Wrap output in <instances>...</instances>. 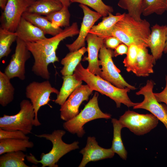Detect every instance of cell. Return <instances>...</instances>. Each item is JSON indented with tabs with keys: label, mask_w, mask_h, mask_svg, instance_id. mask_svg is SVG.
I'll return each instance as SVG.
<instances>
[{
	"label": "cell",
	"mask_w": 167,
	"mask_h": 167,
	"mask_svg": "<svg viewBox=\"0 0 167 167\" xmlns=\"http://www.w3.org/2000/svg\"><path fill=\"white\" fill-rule=\"evenodd\" d=\"M151 32L150 23L146 20L137 21L125 13L114 26L110 36L116 37L128 46L135 44L148 48Z\"/></svg>",
	"instance_id": "obj_1"
},
{
	"label": "cell",
	"mask_w": 167,
	"mask_h": 167,
	"mask_svg": "<svg viewBox=\"0 0 167 167\" xmlns=\"http://www.w3.org/2000/svg\"><path fill=\"white\" fill-rule=\"evenodd\" d=\"M74 74L77 78L85 82L93 91L98 92L113 100L117 108L120 107L122 104L130 107H133L138 103L133 102L129 98L127 93L131 90L130 88L121 89L116 87L99 76L90 72L80 62Z\"/></svg>",
	"instance_id": "obj_2"
},
{
	"label": "cell",
	"mask_w": 167,
	"mask_h": 167,
	"mask_svg": "<svg viewBox=\"0 0 167 167\" xmlns=\"http://www.w3.org/2000/svg\"><path fill=\"white\" fill-rule=\"evenodd\" d=\"M65 134V131L58 130L54 131L51 134L36 135V137L49 140L52 143V148L48 153L41 154V160H37L34 155L30 153L29 155H26L27 161L36 165L40 163L42 167H58L57 163L62 157L71 151L79 148V142L77 141L68 144L62 140V137Z\"/></svg>",
	"instance_id": "obj_3"
},
{
	"label": "cell",
	"mask_w": 167,
	"mask_h": 167,
	"mask_svg": "<svg viewBox=\"0 0 167 167\" xmlns=\"http://www.w3.org/2000/svg\"><path fill=\"white\" fill-rule=\"evenodd\" d=\"M98 94L95 92L84 109L76 116L63 123L64 129L70 133L82 137L85 133L84 125L92 120L100 118L109 119L111 115L103 113L98 105Z\"/></svg>",
	"instance_id": "obj_4"
},
{
	"label": "cell",
	"mask_w": 167,
	"mask_h": 167,
	"mask_svg": "<svg viewBox=\"0 0 167 167\" xmlns=\"http://www.w3.org/2000/svg\"><path fill=\"white\" fill-rule=\"evenodd\" d=\"M20 110L13 115L4 114L0 118V128L6 131L19 130L27 135L34 126L35 113L30 101L24 99L20 103Z\"/></svg>",
	"instance_id": "obj_5"
},
{
	"label": "cell",
	"mask_w": 167,
	"mask_h": 167,
	"mask_svg": "<svg viewBox=\"0 0 167 167\" xmlns=\"http://www.w3.org/2000/svg\"><path fill=\"white\" fill-rule=\"evenodd\" d=\"M79 30L77 23L74 22L71 25L65 28L61 32L52 37L25 43L34 61H36L44 58L56 51L62 41L66 38L78 34Z\"/></svg>",
	"instance_id": "obj_6"
},
{
	"label": "cell",
	"mask_w": 167,
	"mask_h": 167,
	"mask_svg": "<svg viewBox=\"0 0 167 167\" xmlns=\"http://www.w3.org/2000/svg\"><path fill=\"white\" fill-rule=\"evenodd\" d=\"M113 51L107 48L104 43L98 55L100 65L102 66L100 76L118 88L124 89L128 87L131 90L136 89L135 86L127 83L120 74L121 71L113 63Z\"/></svg>",
	"instance_id": "obj_7"
},
{
	"label": "cell",
	"mask_w": 167,
	"mask_h": 167,
	"mask_svg": "<svg viewBox=\"0 0 167 167\" xmlns=\"http://www.w3.org/2000/svg\"><path fill=\"white\" fill-rule=\"evenodd\" d=\"M59 92V91L52 86L48 80L41 82L34 81L26 86V96L30 100L35 113L34 126H37L41 125L38 118V113L40 108L48 104L51 101L50 96L51 93L57 95Z\"/></svg>",
	"instance_id": "obj_8"
},
{
	"label": "cell",
	"mask_w": 167,
	"mask_h": 167,
	"mask_svg": "<svg viewBox=\"0 0 167 167\" xmlns=\"http://www.w3.org/2000/svg\"><path fill=\"white\" fill-rule=\"evenodd\" d=\"M119 121L135 134L143 135L149 132L157 125L159 120L152 113L141 114L128 110L120 117Z\"/></svg>",
	"instance_id": "obj_9"
},
{
	"label": "cell",
	"mask_w": 167,
	"mask_h": 167,
	"mask_svg": "<svg viewBox=\"0 0 167 167\" xmlns=\"http://www.w3.org/2000/svg\"><path fill=\"white\" fill-rule=\"evenodd\" d=\"M155 83L152 80L147 81L145 85L136 92V95H143V100L133 107L134 109H143L149 111L165 125L167 130V107L160 103L156 99L153 88Z\"/></svg>",
	"instance_id": "obj_10"
},
{
	"label": "cell",
	"mask_w": 167,
	"mask_h": 167,
	"mask_svg": "<svg viewBox=\"0 0 167 167\" xmlns=\"http://www.w3.org/2000/svg\"><path fill=\"white\" fill-rule=\"evenodd\" d=\"M36 0H8L0 16V27L15 32L23 14Z\"/></svg>",
	"instance_id": "obj_11"
},
{
	"label": "cell",
	"mask_w": 167,
	"mask_h": 167,
	"mask_svg": "<svg viewBox=\"0 0 167 167\" xmlns=\"http://www.w3.org/2000/svg\"><path fill=\"white\" fill-rule=\"evenodd\" d=\"M16 41L15 53L4 72L10 79L17 77L23 80L25 78V63L30 58L31 54L25 42L18 38Z\"/></svg>",
	"instance_id": "obj_12"
},
{
	"label": "cell",
	"mask_w": 167,
	"mask_h": 167,
	"mask_svg": "<svg viewBox=\"0 0 167 167\" xmlns=\"http://www.w3.org/2000/svg\"><path fill=\"white\" fill-rule=\"evenodd\" d=\"M93 91L87 85H81L72 92L60 109L61 119L67 121L79 113V108L82 102L87 101Z\"/></svg>",
	"instance_id": "obj_13"
},
{
	"label": "cell",
	"mask_w": 167,
	"mask_h": 167,
	"mask_svg": "<svg viewBox=\"0 0 167 167\" xmlns=\"http://www.w3.org/2000/svg\"><path fill=\"white\" fill-rule=\"evenodd\" d=\"M79 6L83 10L84 16L77 38L71 44L66 45L70 52L85 46L86 38L89 31L95 23L102 17L98 13L92 11L86 5L80 4Z\"/></svg>",
	"instance_id": "obj_14"
},
{
	"label": "cell",
	"mask_w": 167,
	"mask_h": 167,
	"mask_svg": "<svg viewBox=\"0 0 167 167\" xmlns=\"http://www.w3.org/2000/svg\"><path fill=\"white\" fill-rule=\"evenodd\" d=\"M79 153L82 155L83 158L79 167H84L91 161L112 158L115 154L111 148H105L100 146L96 138L90 136L88 137L86 146Z\"/></svg>",
	"instance_id": "obj_15"
},
{
	"label": "cell",
	"mask_w": 167,
	"mask_h": 167,
	"mask_svg": "<svg viewBox=\"0 0 167 167\" xmlns=\"http://www.w3.org/2000/svg\"><path fill=\"white\" fill-rule=\"evenodd\" d=\"M87 43L88 56L84 57L83 60L88 63L87 69L91 73L100 76L101 71L100 67L98 53L104 43V39L96 35L88 33L86 38Z\"/></svg>",
	"instance_id": "obj_16"
},
{
	"label": "cell",
	"mask_w": 167,
	"mask_h": 167,
	"mask_svg": "<svg viewBox=\"0 0 167 167\" xmlns=\"http://www.w3.org/2000/svg\"><path fill=\"white\" fill-rule=\"evenodd\" d=\"M166 25L156 24L151 27L149 48L153 57L154 64L161 58L165 47L166 41Z\"/></svg>",
	"instance_id": "obj_17"
},
{
	"label": "cell",
	"mask_w": 167,
	"mask_h": 167,
	"mask_svg": "<svg viewBox=\"0 0 167 167\" xmlns=\"http://www.w3.org/2000/svg\"><path fill=\"white\" fill-rule=\"evenodd\" d=\"M15 32L17 38L25 43L34 42L46 38L42 30L23 17Z\"/></svg>",
	"instance_id": "obj_18"
},
{
	"label": "cell",
	"mask_w": 167,
	"mask_h": 167,
	"mask_svg": "<svg viewBox=\"0 0 167 167\" xmlns=\"http://www.w3.org/2000/svg\"><path fill=\"white\" fill-rule=\"evenodd\" d=\"M154 60L147 47L138 46L136 63L134 74L138 77H147L154 72Z\"/></svg>",
	"instance_id": "obj_19"
},
{
	"label": "cell",
	"mask_w": 167,
	"mask_h": 167,
	"mask_svg": "<svg viewBox=\"0 0 167 167\" xmlns=\"http://www.w3.org/2000/svg\"><path fill=\"white\" fill-rule=\"evenodd\" d=\"M124 14L118 13L114 15L111 13H109L107 16L103 17L102 21L98 24L94 25L89 33L104 39L110 36L111 32L114 26L123 17Z\"/></svg>",
	"instance_id": "obj_20"
},
{
	"label": "cell",
	"mask_w": 167,
	"mask_h": 167,
	"mask_svg": "<svg viewBox=\"0 0 167 167\" xmlns=\"http://www.w3.org/2000/svg\"><path fill=\"white\" fill-rule=\"evenodd\" d=\"M63 82L56 99L54 100L55 103L62 105L72 92L78 87L81 85L82 81L78 79L73 74L72 75L63 76Z\"/></svg>",
	"instance_id": "obj_21"
},
{
	"label": "cell",
	"mask_w": 167,
	"mask_h": 167,
	"mask_svg": "<svg viewBox=\"0 0 167 167\" xmlns=\"http://www.w3.org/2000/svg\"><path fill=\"white\" fill-rule=\"evenodd\" d=\"M63 6L60 0H36L26 12L46 15L61 10Z\"/></svg>",
	"instance_id": "obj_22"
},
{
	"label": "cell",
	"mask_w": 167,
	"mask_h": 167,
	"mask_svg": "<svg viewBox=\"0 0 167 167\" xmlns=\"http://www.w3.org/2000/svg\"><path fill=\"white\" fill-rule=\"evenodd\" d=\"M22 17L42 30L45 34L55 36L62 31L61 28H55L45 16L38 14L25 12Z\"/></svg>",
	"instance_id": "obj_23"
},
{
	"label": "cell",
	"mask_w": 167,
	"mask_h": 167,
	"mask_svg": "<svg viewBox=\"0 0 167 167\" xmlns=\"http://www.w3.org/2000/svg\"><path fill=\"white\" fill-rule=\"evenodd\" d=\"M87 51V48L84 46L67 54L61 62V64L63 66L60 71L62 75H73L76 67L80 62L83 55Z\"/></svg>",
	"instance_id": "obj_24"
},
{
	"label": "cell",
	"mask_w": 167,
	"mask_h": 167,
	"mask_svg": "<svg viewBox=\"0 0 167 167\" xmlns=\"http://www.w3.org/2000/svg\"><path fill=\"white\" fill-rule=\"evenodd\" d=\"M29 139H0V155L6 152L22 151L34 147L33 143Z\"/></svg>",
	"instance_id": "obj_25"
},
{
	"label": "cell",
	"mask_w": 167,
	"mask_h": 167,
	"mask_svg": "<svg viewBox=\"0 0 167 167\" xmlns=\"http://www.w3.org/2000/svg\"><path fill=\"white\" fill-rule=\"evenodd\" d=\"M111 122L113 127V137L111 148L115 153L126 160L127 158V153L122 142L121 135V130L123 127L119 120L116 118H112Z\"/></svg>",
	"instance_id": "obj_26"
},
{
	"label": "cell",
	"mask_w": 167,
	"mask_h": 167,
	"mask_svg": "<svg viewBox=\"0 0 167 167\" xmlns=\"http://www.w3.org/2000/svg\"><path fill=\"white\" fill-rule=\"evenodd\" d=\"M10 79L5 73L0 71V104L5 107L14 98L15 88Z\"/></svg>",
	"instance_id": "obj_27"
},
{
	"label": "cell",
	"mask_w": 167,
	"mask_h": 167,
	"mask_svg": "<svg viewBox=\"0 0 167 167\" xmlns=\"http://www.w3.org/2000/svg\"><path fill=\"white\" fill-rule=\"evenodd\" d=\"M59 61L57 56L56 51L47 57L39 60L35 61L32 67V71L38 76L43 79L49 80L50 78V73L48 69V65Z\"/></svg>",
	"instance_id": "obj_28"
},
{
	"label": "cell",
	"mask_w": 167,
	"mask_h": 167,
	"mask_svg": "<svg viewBox=\"0 0 167 167\" xmlns=\"http://www.w3.org/2000/svg\"><path fill=\"white\" fill-rule=\"evenodd\" d=\"M26 156L22 151L4 153L0 156V167H29L24 161Z\"/></svg>",
	"instance_id": "obj_29"
},
{
	"label": "cell",
	"mask_w": 167,
	"mask_h": 167,
	"mask_svg": "<svg viewBox=\"0 0 167 167\" xmlns=\"http://www.w3.org/2000/svg\"><path fill=\"white\" fill-rule=\"evenodd\" d=\"M167 10V0H143L142 15L145 16L153 14L161 15Z\"/></svg>",
	"instance_id": "obj_30"
},
{
	"label": "cell",
	"mask_w": 167,
	"mask_h": 167,
	"mask_svg": "<svg viewBox=\"0 0 167 167\" xmlns=\"http://www.w3.org/2000/svg\"><path fill=\"white\" fill-rule=\"evenodd\" d=\"M70 16L68 7L63 6L61 10L51 13L45 17L51 22L54 27L58 28L70 26Z\"/></svg>",
	"instance_id": "obj_31"
},
{
	"label": "cell",
	"mask_w": 167,
	"mask_h": 167,
	"mask_svg": "<svg viewBox=\"0 0 167 167\" xmlns=\"http://www.w3.org/2000/svg\"><path fill=\"white\" fill-rule=\"evenodd\" d=\"M15 32H12L0 28V59L7 56L11 51V46L16 40Z\"/></svg>",
	"instance_id": "obj_32"
},
{
	"label": "cell",
	"mask_w": 167,
	"mask_h": 167,
	"mask_svg": "<svg viewBox=\"0 0 167 167\" xmlns=\"http://www.w3.org/2000/svg\"><path fill=\"white\" fill-rule=\"evenodd\" d=\"M143 0H119L118 6L126 10L128 14L134 19L140 21L142 13V5Z\"/></svg>",
	"instance_id": "obj_33"
},
{
	"label": "cell",
	"mask_w": 167,
	"mask_h": 167,
	"mask_svg": "<svg viewBox=\"0 0 167 167\" xmlns=\"http://www.w3.org/2000/svg\"><path fill=\"white\" fill-rule=\"evenodd\" d=\"M71 3H79L88 6L100 14L102 17L107 16L113 12V7L105 4L102 0H70Z\"/></svg>",
	"instance_id": "obj_34"
},
{
	"label": "cell",
	"mask_w": 167,
	"mask_h": 167,
	"mask_svg": "<svg viewBox=\"0 0 167 167\" xmlns=\"http://www.w3.org/2000/svg\"><path fill=\"white\" fill-rule=\"evenodd\" d=\"M138 50V45H136L132 44L128 46L126 56L123 61L128 72H135Z\"/></svg>",
	"instance_id": "obj_35"
},
{
	"label": "cell",
	"mask_w": 167,
	"mask_h": 167,
	"mask_svg": "<svg viewBox=\"0 0 167 167\" xmlns=\"http://www.w3.org/2000/svg\"><path fill=\"white\" fill-rule=\"evenodd\" d=\"M29 139V138L19 130L8 131L0 128V139Z\"/></svg>",
	"instance_id": "obj_36"
},
{
	"label": "cell",
	"mask_w": 167,
	"mask_h": 167,
	"mask_svg": "<svg viewBox=\"0 0 167 167\" xmlns=\"http://www.w3.org/2000/svg\"><path fill=\"white\" fill-rule=\"evenodd\" d=\"M104 43L107 48L111 49H114L122 43L117 37L111 36L105 39Z\"/></svg>",
	"instance_id": "obj_37"
},
{
	"label": "cell",
	"mask_w": 167,
	"mask_h": 167,
	"mask_svg": "<svg viewBox=\"0 0 167 167\" xmlns=\"http://www.w3.org/2000/svg\"><path fill=\"white\" fill-rule=\"evenodd\" d=\"M166 84L163 90L159 93H154L156 98L159 102H163L167 107V76L165 78Z\"/></svg>",
	"instance_id": "obj_38"
},
{
	"label": "cell",
	"mask_w": 167,
	"mask_h": 167,
	"mask_svg": "<svg viewBox=\"0 0 167 167\" xmlns=\"http://www.w3.org/2000/svg\"><path fill=\"white\" fill-rule=\"evenodd\" d=\"M128 50V46L122 43L114 49V51L113 52L114 56L116 57L119 55L126 54Z\"/></svg>",
	"instance_id": "obj_39"
},
{
	"label": "cell",
	"mask_w": 167,
	"mask_h": 167,
	"mask_svg": "<svg viewBox=\"0 0 167 167\" xmlns=\"http://www.w3.org/2000/svg\"><path fill=\"white\" fill-rule=\"evenodd\" d=\"M8 0H0V7L3 10L7 4Z\"/></svg>",
	"instance_id": "obj_40"
},
{
	"label": "cell",
	"mask_w": 167,
	"mask_h": 167,
	"mask_svg": "<svg viewBox=\"0 0 167 167\" xmlns=\"http://www.w3.org/2000/svg\"><path fill=\"white\" fill-rule=\"evenodd\" d=\"M62 3L63 6L69 7L71 4L70 0H60Z\"/></svg>",
	"instance_id": "obj_41"
},
{
	"label": "cell",
	"mask_w": 167,
	"mask_h": 167,
	"mask_svg": "<svg viewBox=\"0 0 167 167\" xmlns=\"http://www.w3.org/2000/svg\"><path fill=\"white\" fill-rule=\"evenodd\" d=\"M166 41L165 47L164 50V52L165 54H166L167 53V26H166Z\"/></svg>",
	"instance_id": "obj_42"
},
{
	"label": "cell",
	"mask_w": 167,
	"mask_h": 167,
	"mask_svg": "<svg viewBox=\"0 0 167 167\" xmlns=\"http://www.w3.org/2000/svg\"></svg>",
	"instance_id": "obj_43"
}]
</instances>
